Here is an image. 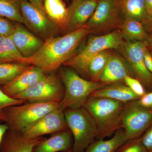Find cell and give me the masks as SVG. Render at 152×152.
Wrapping results in <instances>:
<instances>
[{"mask_svg":"<svg viewBox=\"0 0 152 152\" xmlns=\"http://www.w3.org/2000/svg\"><path fill=\"white\" fill-rule=\"evenodd\" d=\"M67 152H72V150H71L70 151H69Z\"/></svg>","mask_w":152,"mask_h":152,"instance_id":"cell-40","label":"cell"},{"mask_svg":"<svg viewBox=\"0 0 152 152\" xmlns=\"http://www.w3.org/2000/svg\"><path fill=\"white\" fill-rule=\"evenodd\" d=\"M110 50H105L96 55L89 63L88 77L90 80L99 82L103 72L112 55Z\"/></svg>","mask_w":152,"mask_h":152,"instance_id":"cell-24","label":"cell"},{"mask_svg":"<svg viewBox=\"0 0 152 152\" xmlns=\"http://www.w3.org/2000/svg\"><path fill=\"white\" fill-rule=\"evenodd\" d=\"M45 72L39 67L31 65L8 84L1 86L6 95L13 98L46 77Z\"/></svg>","mask_w":152,"mask_h":152,"instance_id":"cell-14","label":"cell"},{"mask_svg":"<svg viewBox=\"0 0 152 152\" xmlns=\"http://www.w3.org/2000/svg\"><path fill=\"white\" fill-rule=\"evenodd\" d=\"M144 62L148 70L152 74V57L151 52L146 48L144 52Z\"/></svg>","mask_w":152,"mask_h":152,"instance_id":"cell-34","label":"cell"},{"mask_svg":"<svg viewBox=\"0 0 152 152\" xmlns=\"http://www.w3.org/2000/svg\"><path fill=\"white\" fill-rule=\"evenodd\" d=\"M22 0H0V16L4 17L17 23L23 24L21 14Z\"/></svg>","mask_w":152,"mask_h":152,"instance_id":"cell-27","label":"cell"},{"mask_svg":"<svg viewBox=\"0 0 152 152\" xmlns=\"http://www.w3.org/2000/svg\"><path fill=\"white\" fill-rule=\"evenodd\" d=\"M73 138L69 129L45 138L35 147L33 152H67L72 149Z\"/></svg>","mask_w":152,"mask_h":152,"instance_id":"cell-17","label":"cell"},{"mask_svg":"<svg viewBox=\"0 0 152 152\" xmlns=\"http://www.w3.org/2000/svg\"><path fill=\"white\" fill-rule=\"evenodd\" d=\"M67 129L64 111L58 108L42 117L20 132L25 137L34 138Z\"/></svg>","mask_w":152,"mask_h":152,"instance_id":"cell-12","label":"cell"},{"mask_svg":"<svg viewBox=\"0 0 152 152\" xmlns=\"http://www.w3.org/2000/svg\"><path fill=\"white\" fill-rule=\"evenodd\" d=\"M127 75L132 76L127 66L121 58L112 54L108 63L101 74L99 82L105 85L123 83L125 77Z\"/></svg>","mask_w":152,"mask_h":152,"instance_id":"cell-19","label":"cell"},{"mask_svg":"<svg viewBox=\"0 0 152 152\" xmlns=\"http://www.w3.org/2000/svg\"><path fill=\"white\" fill-rule=\"evenodd\" d=\"M23 58L11 36L0 37V64L18 62Z\"/></svg>","mask_w":152,"mask_h":152,"instance_id":"cell-26","label":"cell"},{"mask_svg":"<svg viewBox=\"0 0 152 152\" xmlns=\"http://www.w3.org/2000/svg\"><path fill=\"white\" fill-rule=\"evenodd\" d=\"M30 66L18 62L0 64V85L3 86L8 84Z\"/></svg>","mask_w":152,"mask_h":152,"instance_id":"cell-25","label":"cell"},{"mask_svg":"<svg viewBox=\"0 0 152 152\" xmlns=\"http://www.w3.org/2000/svg\"><path fill=\"white\" fill-rule=\"evenodd\" d=\"M64 93V87L60 76L52 74L13 98L27 102L60 103Z\"/></svg>","mask_w":152,"mask_h":152,"instance_id":"cell-8","label":"cell"},{"mask_svg":"<svg viewBox=\"0 0 152 152\" xmlns=\"http://www.w3.org/2000/svg\"><path fill=\"white\" fill-rule=\"evenodd\" d=\"M115 152H147L142 143L141 138L129 140Z\"/></svg>","mask_w":152,"mask_h":152,"instance_id":"cell-29","label":"cell"},{"mask_svg":"<svg viewBox=\"0 0 152 152\" xmlns=\"http://www.w3.org/2000/svg\"><path fill=\"white\" fill-rule=\"evenodd\" d=\"M123 21L119 0H99L94 12L85 26L90 33H103L120 28Z\"/></svg>","mask_w":152,"mask_h":152,"instance_id":"cell-10","label":"cell"},{"mask_svg":"<svg viewBox=\"0 0 152 152\" xmlns=\"http://www.w3.org/2000/svg\"><path fill=\"white\" fill-rule=\"evenodd\" d=\"M144 42L146 48L150 51H152V35L149 36L147 39Z\"/></svg>","mask_w":152,"mask_h":152,"instance_id":"cell-38","label":"cell"},{"mask_svg":"<svg viewBox=\"0 0 152 152\" xmlns=\"http://www.w3.org/2000/svg\"><path fill=\"white\" fill-rule=\"evenodd\" d=\"M149 35H152V13L148 15L146 18L142 22Z\"/></svg>","mask_w":152,"mask_h":152,"instance_id":"cell-35","label":"cell"},{"mask_svg":"<svg viewBox=\"0 0 152 152\" xmlns=\"http://www.w3.org/2000/svg\"><path fill=\"white\" fill-rule=\"evenodd\" d=\"M68 129L73 138L72 152H84L97 137V128L91 115L84 108L64 111Z\"/></svg>","mask_w":152,"mask_h":152,"instance_id":"cell-5","label":"cell"},{"mask_svg":"<svg viewBox=\"0 0 152 152\" xmlns=\"http://www.w3.org/2000/svg\"><path fill=\"white\" fill-rule=\"evenodd\" d=\"M47 16L58 27L64 28L67 16V8L62 0H44Z\"/></svg>","mask_w":152,"mask_h":152,"instance_id":"cell-23","label":"cell"},{"mask_svg":"<svg viewBox=\"0 0 152 152\" xmlns=\"http://www.w3.org/2000/svg\"><path fill=\"white\" fill-rule=\"evenodd\" d=\"M30 2L34 5L39 9L41 10L44 11V0H29Z\"/></svg>","mask_w":152,"mask_h":152,"instance_id":"cell-37","label":"cell"},{"mask_svg":"<svg viewBox=\"0 0 152 152\" xmlns=\"http://www.w3.org/2000/svg\"><path fill=\"white\" fill-rule=\"evenodd\" d=\"M146 48L144 42L124 41L117 50L126 61L132 76L141 83L148 92L152 91V74L144 62Z\"/></svg>","mask_w":152,"mask_h":152,"instance_id":"cell-9","label":"cell"},{"mask_svg":"<svg viewBox=\"0 0 152 152\" xmlns=\"http://www.w3.org/2000/svg\"><path fill=\"white\" fill-rule=\"evenodd\" d=\"M123 18L142 22L148 16L145 0H119Z\"/></svg>","mask_w":152,"mask_h":152,"instance_id":"cell-22","label":"cell"},{"mask_svg":"<svg viewBox=\"0 0 152 152\" xmlns=\"http://www.w3.org/2000/svg\"><path fill=\"white\" fill-rule=\"evenodd\" d=\"M124 103L109 98L89 97L83 107L97 128L98 140L110 137L121 128V114Z\"/></svg>","mask_w":152,"mask_h":152,"instance_id":"cell-2","label":"cell"},{"mask_svg":"<svg viewBox=\"0 0 152 152\" xmlns=\"http://www.w3.org/2000/svg\"><path fill=\"white\" fill-rule=\"evenodd\" d=\"M99 0H73L67 8L63 28L67 33L84 26L96 10Z\"/></svg>","mask_w":152,"mask_h":152,"instance_id":"cell-13","label":"cell"},{"mask_svg":"<svg viewBox=\"0 0 152 152\" xmlns=\"http://www.w3.org/2000/svg\"><path fill=\"white\" fill-rule=\"evenodd\" d=\"M16 23L7 18L0 16V37L11 36Z\"/></svg>","mask_w":152,"mask_h":152,"instance_id":"cell-31","label":"cell"},{"mask_svg":"<svg viewBox=\"0 0 152 152\" xmlns=\"http://www.w3.org/2000/svg\"><path fill=\"white\" fill-rule=\"evenodd\" d=\"M140 138L142 143L147 152H152V124Z\"/></svg>","mask_w":152,"mask_h":152,"instance_id":"cell-32","label":"cell"},{"mask_svg":"<svg viewBox=\"0 0 152 152\" xmlns=\"http://www.w3.org/2000/svg\"><path fill=\"white\" fill-rule=\"evenodd\" d=\"M11 37L23 58H28L34 55L45 42L41 38L23 26L21 23L17 22Z\"/></svg>","mask_w":152,"mask_h":152,"instance_id":"cell-15","label":"cell"},{"mask_svg":"<svg viewBox=\"0 0 152 152\" xmlns=\"http://www.w3.org/2000/svg\"><path fill=\"white\" fill-rule=\"evenodd\" d=\"M124 82L136 94L142 97L147 92L145 87L137 79L127 75L125 77Z\"/></svg>","mask_w":152,"mask_h":152,"instance_id":"cell-30","label":"cell"},{"mask_svg":"<svg viewBox=\"0 0 152 152\" xmlns=\"http://www.w3.org/2000/svg\"><path fill=\"white\" fill-rule=\"evenodd\" d=\"M65 1H68V0H65Z\"/></svg>","mask_w":152,"mask_h":152,"instance_id":"cell-42","label":"cell"},{"mask_svg":"<svg viewBox=\"0 0 152 152\" xmlns=\"http://www.w3.org/2000/svg\"><path fill=\"white\" fill-rule=\"evenodd\" d=\"M60 102H26L4 109L9 129L21 132L28 126L59 107Z\"/></svg>","mask_w":152,"mask_h":152,"instance_id":"cell-6","label":"cell"},{"mask_svg":"<svg viewBox=\"0 0 152 152\" xmlns=\"http://www.w3.org/2000/svg\"><path fill=\"white\" fill-rule=\"evenodd\" d=\"M150 52H151V55L152 57V51H150Z\"/></svg>","mask_w":152,"mask_h":152,"instance_id":"cell-41","label":"cell"},{"mask_svg":"<svg viewBox=\"0 0 152 152\" xmlns=\"http://www.w3.org/2000/svg\"><path fill=\"white\" fill-rule=\"evenodd\" d=\"M121 32L126 42H145L149 37L142 23L133 19L123 20Z\"/></svg>","mask_w":152,"mask_h":152,"instance_id":"cell-21","label":"cell"},{"mask_svg":"<svg viewBox=\"0 0 152 152\" xmlns=\"http://www.w3.org/2000/svg\"><path fill=\"white\" fill-rule=\"evenodd\" d=\"M137 102L139 104L143 107L152 108V91L146 93Z\"/></svg>","mask_w":152,"mask_h":152,"instance_id":"cell-33","label":"cell"},{"mask_svg":"<svg viewBox=\"0 0 152 152\" xmlns=\"http://www.w3.org/2000/svg\"><path fill=\"white\" fill-rule=\"evenodd\" d=\"M148 15L152 13V0H145Z\"/></svg>","mask_w":152,"mask_h":152,"instance_id":"cell-39","label":"cell"},{"mask_svg":"<svg viewBox=\"0 0 152 152\" xmlns=\"http://www.w3.org/2000/svg\"><path fill=\"white\" fill-rule=\"evenodd\" d=\"M26 102H27L23 100L15 99L7 96L3 92L1 87L0 86V121L6 122V115L4 111L6 108Z\"/></svg>","mask_w":152,"mask_h":152,"instance_id":"cell-28","label":"cell"},{"mask_svg":"<svg viewBox=\"0 0 152 152\" xmlns=\"http://www.w3.org/2000/svg\"><path fill=\"white\" fill-rule=\"evenodd\" d=\"M90 97L109 98L124 103L137 100L141 97L121 82L105 85L93 92Z\"/></svg>","mask_w":152,"mask_h":152,"instance_id":"cell-18","label":"cell"},{"mask_svg":"<svg viewBox=\"0 0 152 152\" xmlns=\"http://www.w3.org/2000/svg\"><path fill=\"white\" fill-rule=\"evenodd\" d=\"M59 76L64 87L65 93L59 108L64 111L67 109L83 107L93 92L105 86L100 82L81 77L70 69H62Z\"/></svg>","mask_w":152,"mask_h":152,"instance_id":"cell-3","label":"cell"},{"mask_svg":"<svg viewBox=\"0 0 152 152\" xmlns=\"http://www.w3.org/2000/svg\"><path fill=\"white\" fill-rule=\"evenodd\" d=\"M9 129V126L6 123L5 124H0V146H1V142L2 140L3 137L7 132V131Z\"/></svg>","mask_w":152,"mask_h":152,"instance_id":"cell-36","label":"cell"},{"mask_svg":"<svg viewBox=\"0 0 152 152\" xmlns=\"http://www.w3.org/2000/svg\"><path fill=\"white\" fill-rule=\"evenodd\" d=\"M44 138H27L20 132L9 129L3 137L0 152H33L35 147Z\"/></svg>","mask_w":152,"mask_h":152,"instance_id":"cell-16","label":"cell"},{"mask_svg":"<svg viewBox=\"0 0 152 152\" xmlns=\"http://www.w3.org/2000/svg\"><path fill=\"white\" fill-rule=\"evenodd\" d=\"M85 26L61 37H53L45 41L36 54L23 58L18 62L39 67L45 72H53L74 56V53L86 36L90 34Z\"/></svg>","mask_w":152,"mask_h":152,"instance_id":"cell-1","label":"cell"},{"mask_svg":"<svg viewBox=\"0 0 152 152\" xmlns=\"http://www.w3.org/2000/svg\"><path fill=\"white\" fill-rule=\"evenodd\" d=\"M124 41L120 30L102 35L91 36L84 49L64 65L72 68L81 75L88 77V66L93 57L105 50H118Z\"/></svg>","mask_w":152,"mask_h":152,"instance_id":"cell-4","label":"cell"},{"mask_svg":"<svg viewBox=\"0 0 152 152\" xmlns=\"http://www.w3.org/2000/svg\"><path fill=\"white\" fill-rule=\"evenodd\" d=\"M20 9L24 24L43 40L56 34L58 27L48 18L45 12L23 0Z\"/></svg>","mask_w":152,"mask_h":152,"instance_id":"cell-11","label":"cell"},{"mask_svg":"<svg viewBox=\"0 0 152 152\" xmlns=\"http://www.w3.org/2000/svg\"><path fill=\"white\" fill-rule=\"evenodd\" d=\"M128 140L124 131L118 130L109 140L94 141L84 152H115Z\"/></svg>","mask_w":152,"mask_h":152,"instance_id":"cell-20","label":"cell"},{"mask_svg":"<svg viewBox=\"0 0 152 152\" xmlns=\"http://www.w3.org/2000/svg\"><path fill=\"white\" fill-rule=\"evenodd\" d=\"M137 100L125 103L121 112V128L128 140L140 137L152 124V108L140 105Z\"/></svg>","mask_w":152,"mask_h":152,"instance_id":"cell-7","label":"cell"}]
</instances>
